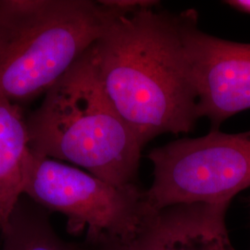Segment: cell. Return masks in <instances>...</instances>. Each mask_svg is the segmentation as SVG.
I'll use <instances>...</instances> for the list:
<instances>
[{
  "label": "cell",
  "instance_id": "1",
  "mask_svg": "<svg viewBox=\"0 0 250 250\" xmlns=\"http://www.w3.org/2000/svg\"><path fill=\"white\" fill-rule=\"evenodd\" d=\"M107 8V23L92 53L119 114L143 147L161 134L192 131L199 119L197 94L180 15Z\"/></svg>",
  "mask_w": 250,
  "mask_h": 250
},
{
  "label": "cell",
  "instance_id": "2",
  "mask_svg": "<svg viewBox=\"0 0 250 250\" xmlns=\"http://www.w3.org/2000/svg\"><path fill=\"white\" fill-rule=\"evenodd\" d=\"M30 148L118 188L136 186L142 145L108 99L92 46L26 119Z\"/></svg>",
  "mask_w": 250,
  "mask_h": 250
},
{
  "label": "cell",
  "instance_id": "3",
  "mask_svg": "<svg viewBox=\"0 0 250 250\" xmlns=\"http://www.w3.org/2000/svg\"><path fill=\"white\" fill-rule=\"evenodd\" d=\"M109 9L90 0H0V97L45 95L99 39Z\"/></svg>",
  "mask_w": 250,
  "mask_h": 250
},
{
  "label": "cell",
  "instance_id": "4",
  "mask_svg": "<svg viewBox=\"0 0 250 250\" xmlns=\"http://www.w3.org/2000/svg\"><path fill=\"white\" fill-rule=\"evenodd\" d=\"M154 179L145 191L152 210L188 203L230 205L250 187V131L183 138L152 149Z\"/></svg>",
  "mask_w": 250,
  "mask_h": 250
},
{
  "label": "cell",
  "instance_id": "5",
  "mask_svg": "<svg viewBox=\"0 0 250 250\" xmlns=\"http://www.w3.org/2000/svg\"><path fill=\"white\" fill-rule=\"evenodd\" d=\"M23 196L86 229L89 242L132 237L150 208L136 186L118 188L62 161L30 150Z\"/></svg>",
  "mask_w": 250,
  "mask_h": 250
},
{
  "label": "cell",
  "instance_id": "6",
  "mask_svg": "<svg viewBox=\"0 0 250 250\" xmlns=\"http://www.w3.org/2000/svg\"><path fill=\"white\" fill-rule=\"evenodd\" d=\"M186 51L197 94L198 116L212 130L250 108V44L208 35L197 27L195 10L180 14Z\"/></svg>",
  "mask_w": 250,
  "mask_h": 250
},
{
  "label": "cell",
  "instance_id": "7",
  "mask_svg": "<svg viewBox=\"0 0 250 250\" xmlns=\"http://www.w3.org/2000/svg\"><path fill=\"white\" fill-rule=\"evenodd\" d=\"M228 207L188 203L150 209L132 237L90 243L95 250H232L225 224Z\"/></svg>",
  "mask_w": 250,
  "mask_h": 250
},
{
  "label": "cell",
  "instance_id": "8",
  "mask_svg": "<svg viewBox=\"0 0 250 250\" xmlns=\"http://www.w3.org/2000/svg\"><path fill=\"white\" fill-rule=\"evenodd\" d=\"M30 150L26 119L20 105L0 97V221L3 226L23 197Z\"/></svg>",
  "mask_w": 250,
  "mask_h": 250
},
{
  "label": "cell",
  "instance_id": "9",
  "mask_svg": "<svg viewBox=\"0 0 250 250\" xmlns=\"http://www.w3.org/2000/svg\"><path fill=\"white\" fill-rule=\"evenodd\" d=\"M23 197L1 229L0 250H74L56 232L46 209Z\"/></svg>",
  "mask_w": 250,
  "mask_h": 250
},
{
  "label": "cell",
  "instance_id": "10",
  "mask_svg": "<svg viewBox=\"0 0 250 250\" xmlns=\"http://www.w3.org/2000/svg\"><path fill=\"white\" fill-rule=\"evenodd\" d=\"M100 2L107 7L125 12L153 8L159 3L151 0H101Z\"/></svg>",
  "mask_w": 250,
  "mask_h": 250
},
{
  "label": "cell",
  "instance_id": "11",
  "mask_svg": "<svg viewBox=\"0 0 250 250\" xmlns=\"http://www.w3.org/2000/svg\"><path fill=\"white\" fill-rule=\"evenodd\" d=\"M228 5H230L233 9L241 11L244 13L250 15V0H232V1H226Z\"/></svg>",
  "mask_w": 250,
  "mask_h": 250
},
{
  "label": "cell",
  "instance_id": "12",
  "mask_svg": "<svg viewBox=\"0 0 250 250\" xmlns=\"http://www.w3.org/2000/svg\"><path fill=\"white\" fill-rule=\"evenodd\" d=\"M2 226H3V225H2V223H1V221H0V232H1V229H2Z\"/></svg>",
  "mask_w": 250,
  "mask_h": 250
}]
</instances>
